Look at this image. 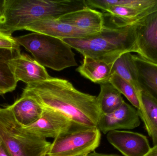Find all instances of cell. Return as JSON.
Listing matches in <instances>:
<instances>
[{"label": "cell", "instance_id": "cell-21", "mask_svg": "<svg viewBox=\"0 0 157 156\" xmlns=\"http://www.w3.org/2000/svg\"><path fill=\"white\" fill-rule=\"evenodd\" d=\"M86 2L89 7L98 8L103 11L113 5L146 9L157 4V0H86Z\"/></svg>", "mask_w": 157, "mask_h": 156}, {"label": "cell", "instance_id": "cell-15", "mask_svg": "<svg viewBox=\"0 0 157 156\" xmlns=\"http://www.w3.org/2000/svg\"><path fill=\"white\" fill-rule=\"evenodd\" d=\"M138 82L142 91L157 101V64L133 55Z\"/></svg>", "mask_w": 157, "mask_h": 156}, {"label": "cell", "instance_id": "cell-1", "mask_svg": "<svg viewBox=\"0 0 157 156\" xmlns=\"http://www.w3.org/2000/svg\"><path fill=\"white\" fill-rule=\"evenodd\" d=\"M22 95L33 98L44 109L61 114L76 125L97 127L101 113L97 97L79 91L67 80L52 77L28 84Z\"/></svg>", "mask_w": 157, "mask_h": 156}, {"label": "cell", "instance_id": "cell-4", "mask_svg": "<svg viewBox=\"0 0 157 156\" xmlns=\"http://www.w3.org/2000/svg\"><path fill=\"white\" fill-rule=\"evenodd\" d=\"M0 140L12 156H47L51 143L26 130L0 107Z\"/></svg>", "mask_w": 157, "mask_h": 156}, {"label": "cell", "instance_id": "cell-25", "mask_svg": "<svg viewBox=\"0 0 157 156\" xmlns=\"http://www.w3.org/2000/svg\"><path fill=\"white\" fill-rule=\"evenodd\" d=\"M144 156H157V145L151 147L148 153Z\"/></svg>", "mask_w": 157, "mask_h": 156}, {"label": "cell", "instance_id": "cell-8", "mask_svg": "<svg viewBox=\"0 0 157 156\" xmlns=\"http://www.w3.org/2000/svg\"><path fill=\"white\" fill-rule=\"evenodd\" d=\"M76 125L61 114L44 109L42 115L38 121L24 128L32 133L45 139H55Z\"/></svg>", "mask_w": 157, "mask_h": 156}, {"label": "cell", "instance_id": "cell-3", "mask_svg": "<svg viewBox=\"0 0 157 156\" xmlns=\"http://www.w3.org/2000/svg\"><path fill=\"white\" fill-rule=\"evenodd\" d=\"M15 39L44 67L60 71L78 65L72 48L60 38L33 33Z\"/></svg>", "mask_w": 157, "mask_h": 156}, {"label": "cell", "instance_id": "cell-20", "mask_svg": "<svg viewBox=\"0 0 157 156\" xmlns=\"http://www.w3.org/2000/svg\"><path fill=\"white\" fill-rule=\"evenodd\" d=\"M100 85V91L97 97L98 106L101 114L113 112L124 102L121 93L109 82Z\"/></svg>", "mask_w": 157, "mask_h": 156}, {"label": "cell", "instance_id": "cell-16", "mask_svg": "<svg viewBox=\"0 0 157 156\" xmlns=\"http://www.w3.org/2000/svg\"><path fill=\"white\" fill-rule=\"evenodd\" d=\"M112 64L89 57H84L83 63L76 71L94 83L102 84L109 82Z\"/></svg>", "mask_w": 157, "mask_h": 156}, {"label": "cell", "instance_id": "cell-23", "mask_svg": "<svg viewBox=\"0 0 157 156\" xmlns=\"http://www.w3.org/2000/svg\"><path fill=\"white\" fill-rule=\"evenodd\" d=\"M0 48L7 49L13 50H20V45L17 43L15 38L0 31Z\"/></svg>", "mask_w": 157, "mask_h": 156}, {"label": "cell", "instance_id": "cell-28", "mask_svg": "<svg viewBox=\"0 0 157 156\" xmlns=\"http://www.w3.org/2000/svg\"></svg>", "mask_w": 157, "mask_h": 156}, {"label": "cell", "instance_id": "cell-2", "mask_svg": "<svg viewBox=\"0 0 157 156\" xmlns=\"http://www.w3.org/2000/svg\"><path fill=\"white\" fill-rule=\"evenodd\" d=\"M63 40L84 57L112 64L123 54L138 53L133 26H108L99 33L79 38Z\"/></svg>", "mask_w": 157, "mask_h": 156}, {"label": "cell", "instance_id": "cell-24", "mask_svg": "<svg viewBox=\"0 0 157 156\" xmlns=\"http://www.w3.org/2000/svg\"><path fill=\"white\" fill-rule=\"evenodd\" d=\"M0 156H12L0 140Z\"/></svg>", "mask_w": 157, "mask_h": 156}, {"label": "cell", "instance_id": "cell-5", "mask_svg": "<svg viewBox=\"0 0 157 156\" xmlns=\"http://www.w3.org/2000/svg\"><path fill=\"white\" fill-rule=\"evenodd\" d=\"M101 139L97 127L76 125L54 139L47 156H86L98 147Z\"/></svg>", "mask_w": 157, "mask_h": 156}, {"label": "cell", "instance_id": "cell-14", "mask_svg": "<svg viewBox=\"0 0 157 156\" xmlns=\"http://www.w3.org/2000/svg\"><path fill=\"white\" fill-rule=\"evenodd\" d=\"M157 11V4L146 9H136L113 5L104 10V16H110L112 25L123 27L132 25L150 14Z\"/></svg>", "mask_w": 157, "mask_h": 156}, {"label": "cell", "instance_id": "cell-11", "mask_svg": "<svg viewBox=\"0 0 157 156\" xmlns=\"http://www.w3.org/2000/svg\"><path fill=\"white\" fill-rule=\"evenodd\" d=\"M58 19L91 34L100 32L105 26L103 14L89 7L63 15Z\"/></svg>", "mask_w": 157, "mask_h": 156}, {"label": "cell", "instance_id": "cell-9", "mask_svg": "<svg viewBox=\"0 0 157 156\" xmlns=\"http://www.w3.org/2000/svg\"><path fill=\"white\" fill-rule=\"evenodd\" d=\"M109 143L124 156H144L150 150L145 136L135 132L115 130L107 133Z\"/></svg>", "mask_w": 157, "mask_h": 156}, {"label": "cell", "instance_id": "cell-17", "mask_svg": "<svg viewBox=\"0 0 157 156\" xmlns=\"http://www.w3.org/2000/svg\"><path fill=\"white\" fill-rule=\"evenodd\" d=\"M137 110L148 135L152 138L153 145H157V101L142 91L140 107Z\"/></svg>", "mask_w": 157, "mask_h": 156}, {"label": "cell", "instance_id": "cell-12", "mask_svg": "<svg viewBox=\"0 0 157 156\" xmlns=\"http://www.w3.org/2000/svg\"><path fill=\"white\" fill-rule=\"evenodd\" d=\"M25 30L62 39L79 38L93 34L60 22L58 18L44 19L35 22L27 27Z\"/></svg>", "mask_w": 157, "mask_h": 156}, {"label": "cell", "instance_id": "cell-19", "mask_svg": "<svg viewBox=\"0 0 157 156\" xmlns=\"http://www.w3.org/2000/svg\"><path fill=\"white\" fill-rule=\"evenodd\" d=\"M113 73H116L132 86L140 101L142 91L138 82L137 71L133 55L131 53L123 54L113 63L112 74Z\"/></svg>", "mask_w": 157, "mask_h": 156}, {"label": "cell", "instance_id": "cell-13", "mask_svg": "<svg viewBox=\"0 0 157 156\" xmlns=\"http://www.w3.org/2000/svg\"><path fill=\"white\" fill-rule=\"evenodd\" d=\"M6 107L16 122L23 127L36 122L44 111L43 107L36 100L26 95H21L13 104Z\"/></svg>", "mask_w": 157, "mask_h": 156}, {"label": "cell", "instance_id": "cell-22", "mask_svg": "<svg viewBox=\"0 0 157 156\" xmlns=\"http://www.w3.org/2000/svg\"><path fill=\"white\" fill-rule=\"evenodd\" d=\"M109 82L111 83L121 94L126 97L133 107L137 110L140 108V99L135 90L130 83L116 73L112 74Z\"/></svg>", "mask_w": 157, "mask_h": 156}, {"label": "cell", "instance_id": "cell-18", "mask_svg": "<svg viewBox=\"0 0 157 156\" xmlns=\"http://www.w3.org/2000/svg\"><path fill=\"white\" fill-rule=\"evenodd\" d=\"M20 50L0 48V95L15 89L17 81L11 67V60L20 54Z\"/></svg>", "mask_w": 157, "mask_h": 156}, {"label": "cell", "instance_id": "cell-27", "mask_svg": "<svg viewBox=\"0 0 157 156\" xmlns=\"http://www.w3.org/2000/svg\"><path fill=\"white\" fill-rule=\"evenodd\" d=\"M86 156H119L115 155L106 154H99L94 152L93 153H90L88 155Z\"/></svg>", "mask_w": 157, "mask_h": 156}, {"label": "cell", "instance_id": "cell-7", "mask_svg": "<svg viewBox=\"0 0 157 156\" xmlns=\"http://www.w3.org/2000/svg\"><path fill=\"white\" fill-rule=\"evenodd\" d=\"M140 123L137 109L124 101L113 112L101 114L97 127L101 132L107 134L115 130L135 129Z\"/></svg>", "mask_w": 157, "mask_h": 156}, {"label": "cell", "instance_id": "cell-10", "mask_svg": "<svg viewBox=\"0 0 157 156\" xmlns=\"http://www.w3.org/2000/svg\"><path fill=\"white\" fill-rule=\"evenodd\" d=\"M11 65L17 81H21L27 85L52 78L45 67L26 54L17 55L11 60Z\"/></svg>", "mask_w": 157, "mask_h": 156}, {"label": "cell", "instance_id": "cell-26", "mask_svg": "<svg viewBox=\"0 0 157 156\" xmlns=\"http://www.w3.org/2000/svg\"><path fill=\"white\" fill-rule=\"evenodd\" d=\"M6 0H0V16L2 14L5 7Z\"/></svg>", "mask_w": 157, "mask_h": 156}, {"label": "cell", "instance_id": "cell-6", "mask_svg": "<svg viewBox=\"0 0 157 156\" xmlns=\"http://www.w3.org/2000/svg\"><path fill=\"white\" fill-rule=\"evenodd\" d=\"M139 56L157 64V11L132 24Z\"/></svg>", "mask_w": 157, "mask_h": 156}]
</instances>
